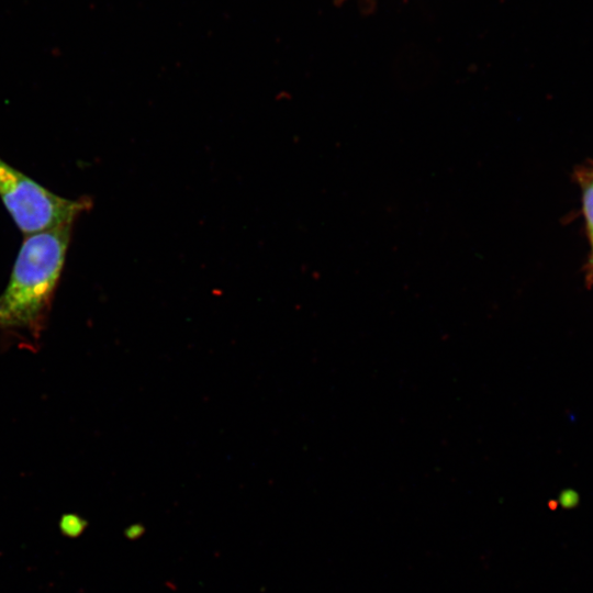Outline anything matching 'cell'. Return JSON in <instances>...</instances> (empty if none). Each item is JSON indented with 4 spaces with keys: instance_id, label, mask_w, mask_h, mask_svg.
<instances>
[{
    "instance_id": "1",
    "label": "cell",
    "mask_w": 593,
    "mask_h": 593,
    "mask_svg": "<svg viewBox=\"0 0 593 593\" xmlns=\"http://www.w3.org/2000/svg\"><path fill=\"white\" fill-rule=\"evenodd\" d=\"M74 223L25 235L9 283L0 294V328L37 336L59 281Z\"/></svg>"
},
{
    "instance_id": "2",
    "label": "cell",
    "mask_w": 593,
    "mask_h": 593,
    "mask_svg": "<svg viewBox=\"0 0 593 593\" xmlns=\"http://www.w3.org/2000/svg\"><path fill=\"white\" fill-rule=\"evenodd\" d=\"M0 199L24 235L75 223L92 208L90 198L67 199L0 158Z\"/></svg>"
},
{
    "instance_id": "3",
    "label": "cell",
    "mask_w": 593,
    "mask_h": 593,
    "mask_svg": "<svg viewBox=\"0 0 593 593\" xmlns=\"http://www.w3.org/2000/svg\"><path fill=\"white\" fill-rule=\"evenodd\" d=\"M583 211L588 224L589 237L592 248L593 262V172H585L581 177Z\"/></svg>"
}]
</instances>
